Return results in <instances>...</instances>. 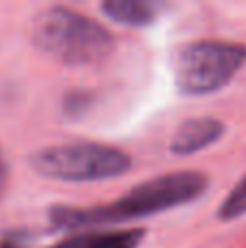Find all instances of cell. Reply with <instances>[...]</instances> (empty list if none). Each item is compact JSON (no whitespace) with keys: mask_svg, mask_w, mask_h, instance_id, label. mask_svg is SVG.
<instances>
[{"mask_svg":"<svg viewBox=\"0 0 246 248\" xmlns=\"http://www.w3.org/2000/svg\"><path fill=\"white\" fill-rule=\"evenodd\" d=\"M209 181L203 172L181 170L148 179L131 187L124 196L96 207H52L50 222L68 231H98L100 227H116L133 220L151 218L177 209L205 194Z\"/></svg>","mask_w":246,"mask_h":248,"instance_id":"6da1fadb","label":"cell"},{"mask_svg":"<svg viewBox=\"0 0 246 248\" xmlns=\"http://www.w3.org/2000/svg\"><path fill=\"white\" fill-rule=\"evenodd\" d=\"M31 42L46 57L68 68L96 65L116 48V37L100 22L59 4L44 9L33 17Z\"/></svg>","mask_w":246,"mask_h":248,"instance_id":"7a4b0ae2","label":"cell"},{"mask_svg":"<svg viewBox=\"0 0 246 248\" xmlns=\"http://www.w3.org/2000/svg\"><path fill=\"white\" fill-rule=\"evenodd\" d=\"M29 161L39 176L63 183H94L118 179L133 168V159L126 150L98 141L52 144L35 150Z\"/></svg>","mask_w":246,"mask_h":248,"instance_id":"3957f363","label":"cell"},{"mask_svg":"<svg viewBox=\"0 0 246 248\" xmlns=\"http://www.w3.org/2000/svg\"><path fill=\"white\" fill-rule=\"evenodd\" d=\"M246 63V46L222 39H196L174 57V85L183 96L220 92Z\"/></svg>","mask_w":246,"mask_h":248,"instance_id":"277c9868","label":"cell"},{"mask_svg":"<svg viewBox=\"0 0 246 248\" xmlns=\"http://www.w3.org/2000/svg\"><path fill=\"white\" fill-rule=\"evenodd\" d=\"M222 135H225V122L218 120V118H190L174 131L172 140H170V153L179 155V157L200 153L212 144H216Z\"/></svg>","mask_w":246,"mask_h":248,"instance_id":"5b68a950","label":"cell"},{"mask_svg":"<svg viewBox=\"0 0 246 248\" xmlns=\"http://www.w3.org/2000/svg\"><path fill=\"white\" fill-rule=\"evenodd\" d=\"M144 240L142 229H109L72 235L50 248H138Z\"/></svg>","mask_w":246,"mask_h":248,"instance_id":"8992f818","label":"cell"},{"mask_svg":"<svg viewBox=\"0 0 246 248\" xmlns=\"http://www.w3.org/2000/svg\"><path fill=\"white\" fill-rule=\"evenodd\" d=\"M107 20L129 29H144L157 20L159 7L148 0H105L100 4Z\"/></svg>","mask_w":246,"mask_h":248,"instance_id":"52a82bcc","label":"cell"},{"mask_svg":"<svg viewBox=\"0 0 246 248\" xmlns=\"http://www.w3.org/2000/svg\"><path fill=\"white\" fill-rule=\"evenodd\" d=\"M242 216H246V174L231 187V192L222 198L218 207V220L222 222H231Z\"/></svg>","mask_w":246,"mask_h":248,"instance_id":"ba28073f","label":"cell"},{"mask_svg":"<svg viewBox=\"0 0 246 248\" xmlns=\"http://www.w3.org/2000/svg\"><path fill=\"white\" fill-rule=\"evenodd\" d=\"M92 105V94L90 92H83V90H72L65 94L63 98V111L65 116L70 118H77L81 113H85Z\"/></svg>","mask_w":246,"mask_h":248,"instance_id":"9c48e42d","label":"cell"},{"mask_svg":"<svg viewBox=\"0 0 246 248\" xmlns=\"http://www.w3.org/2000/svg\"><path fill=\"white\" fill-rule=\"evenodd\" d=\"M7 181H9V166H7V161H4L2 153H0V196H2L4 189H7Z\"/></svg>","mask_w":246,"mask_h":248,"instance_id":"30bf717a","label":"cell"},{"mask_svg":"<svg viewBox=\"0 0 246 248\" xmlns=\"http://www.w3.org/2000/svg\"><path fill=\"white\" fill-rule=\"evenodd\" d=\"M0 248H29L20 237H7V240L0 242Z\"/></svg>","mask_w":246,"mask_h":248,"instance_id":"8fae6325","label":"cell"}]
</instances>
